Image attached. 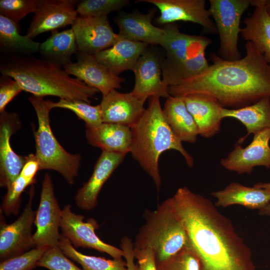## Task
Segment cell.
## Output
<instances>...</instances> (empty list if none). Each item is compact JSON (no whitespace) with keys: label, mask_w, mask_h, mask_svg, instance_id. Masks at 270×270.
Instances as JSON below:
<instances>
[{"label":"cell","mask_w":270,"mask_h":270,"mask_svg":"<svg viewBox=\"0 0 270 270\" xmlns=\"http://www.w3.org/2000/svg\"><path fill=\"white\" fill-rule=\"evenodd\" d=\"M172 197L204 270H255L250 250L210 200L187 187Z\"/></svg>","instance_id":"1"},{"label":"cell","mask_w":270,"mask_h":270,"mask_svg":"<svg viewBox=\"0 0 270 270\" xmlns=\"http://www.w3.org/2000/svg\"><path fill=\"white\" fill-rule=\"evenodd\" d=\"M245 56L235 60L211 53L212 64L201 74L168 87L170 96L202 94L216 99L222 108H239L270 98V64L248 42Z\"/></svg>","instance_id":"2"},{"label":"cell","mask_w":270,"mask_h":270,"mask_svg":"<svg viewBox=\"0 0 270 270\" xmlns=\"http://www.w3.org/2000/svg\"><path fill=\"white\" fill-rule=\"evenodd\" d=\"M0 72L15 80L23 90L36 96H52L90 104V99L99 92L70 76L62 67L33 55L2 54Z\"/></svg>","instance_id":"3"},{"label":"cell","mask_w":270,"mask_h":270,"mask_svg":"<svg viewBox=\"0 0 270 270\" xmlns=\"http://www.w3.org/2000/svg\"><path fill=\"white\" fill-rule=\"evenodd\" d=\"M132 140L130 152L152 180L158 190L162 185L158 161L165 151L180 152L192 167V156L184 148L182 141L168 126L160 98H150L148 105L139 120L130 127Z\"/></svg>","instance_id":"4"},{"label":"cell","mask_w":270,"mask_h":270,"mask_svg":"<svg viewBox=\"0 0 270 270\" xmlns=\"http://www.w3.org/2000/svg\"><path fill=\"white\" fill-rule=\"evenodd\" d=\"M144 216L145 222L136 234L134 248L152 250L156 262L175 254L190 242L172 196Z\"/></svg>","instance_id":"5"},{"label":"cell","mask_w":270,"mask_h":270,"mask_svg":"<svg viewBox=\"0 0 270 270\" xmlns=\"http://www.w3.org/2000/svg\"><path fill=\"white\" fill-rule=\"evenodd\" d=\"M28 100L38 118V128L34 132L36 156L40 170H52L59 172L70 184H74L78 176L82 157L80 154L68 152L54 136L50 124V112L52 109L50 100L31 96Z\"/></svg>","instance_id":"6"},{"label":"cell","mask_w":270,"mask_h":270,"mask_svg":"<svg viewBox=\"0 0 270 270\" xmlns=\"http://www.w3.org/2000/svg\"><path fill=\"white\" fill-rule=\"evenodd\" d=\"M252 0H210L208 10L220 36L218 56L228 60L241 58L238 49L240 19Z\"/></svg>","instance_id":"7"},{"label":"cell","mask_w":270,"mask_h":270,"mask_svg":"<svg viewBox=\"0 0 270 270\" xmlns=\"http://www.w3.org/2000/svg\"><path fill=\"white\" fill-rule=\"evenodd\" d=\"M62 210L56 198L50 176L46 173L42 182L40 201L36 211L33 234L35 247L59 246V228Z\"/></svg>","instance_id":"8"},{"label":"cell","mask_w":270,"mask_h":270,"mask_svg":"<svg viewBox=\"0 0 270 270\" xmlns=\"http://www.w3.org/2000/svg\"><path fill=\"white\" fill-rule=\"evenodd\" d=\"M84 218V216L73 212L70 204L62 209L60 227L62 234L76 248H92L106 253L114 259L124 258L121 248L104 242L96 235L95 231L99 225L95 219L90 218L85 222Z\"/></svg>","instance_id":"9"},{"label":"cell","mask_w":270,"mask_h":270,"mask_svg":"<svg viewBox=\"0 0 270 270\" xmlns=\"http://www.w3.org/2000/svg\"><path fill=\"white\" fill-rule=\"evenodd\" d=\"M34 188L29 192V200L22 212L13 222L8 224L0 213V259L1 261L21 254L35 246L32 226L35 214L32 204Z\"/></svg>","instance_id":"10"},{"label":"cell","mask_w":270,"mask_h":270,"mask_svg":"<svg viewBox=\"0 0 270 270\" xmlns=\"http://www.w3.org/2000/svg\"><path fill=\"white\" fill-rule=\"evenodd\" d=\"M71 28L78 51L90 54L96 55L110 48L120 38L114 32L108 16L78 15Z\"/></svg>","instance_id":"11"},{"label":"cell","mask_w":270,"mask_h":270,"mask_svg":"<svg viewBox=\"0 0 270 270\" xmlns=\"http://www.w3.org/2000/svg\"><path fill=\"white\" fill-rule=\"evenodd\" d=\"M136 2L155 6L160 12L157 18L159 24H167L177 21L190 22L200 25L208 32L218 33L204 0H138Z\"/></svg>","instance_id":"12"},{"label":"cell","mask_w":270,"mask_h":270,"mask_svg":"<svg viewBox=\"0 0 270 270\" xmlns=\"http://www.w3.org/2000/svg\"><path fill=\"white\" fill-rule=\"evenodd\" d=\"M162 58L148 48L138 58L132 70L135 82L130 92L138 100L145 102L152 96L167 98L170 96L169 86L164 83L162 78Z\"/></svg>","instance_id":"13"},{"label":"cell","mask_w":270,"mask_h":270,"mask_svg":"<svg viewBox=\"0 0 270 270\" xmlns=\"http://www.w3.org/2000/svg\"><path fill=\"white\" fill-rule=\"evenodd\" d=\"M77 0H38L36 10L26 32L32 39L47 32L72 25L78 14Z\"/></svg>","instance_id":"14"},{"label":"cell","mask_w":270,"mask_h":270,"mask_svg":"<svg viewBox=\"0 0 270 270\" xmlns=\"http://www.w3.org/2000/svg\"><path fill=\"white\" fill-rule=\"evenodd\" d=\"M270 128L254 134L246 148L236 144L228 156L220 161L225 168L239 174H250L255 166L270 168Z\"/></svg>","instance_id":"15"},{"label":"cell","mask_w":270,"mask_h":270,"mask_svg":"<svg viewBox=\"0 0 270 270\" xmlns=\"http://www.w3.org/2000/svg\"><path fill=\"white\" fill-rule=\"evenodd\" d=\"M76 61L72 62L62 68L70 75L97 89L102 96L114 90L120 88L124 80L114 74L108 68L100 63L94 55L78 51Z\"/></svg>","instance_id":"16"},{"label":"cell","mask_w":270,"mask_h":270,"mask_svg":"<svg viewBox=\"0 0 270 270\" xmlns=\"http://www.w3.org/2000/svg\"><path fill=\"white\" fill-rule=\"evenodd\" d=\"M19 124L18 114L6 110L0 113V186L6 189L19 176L26 159L16 154L10 145V137Z\"/></svg>","instance_id":"17"},{"label":"cell","mask_w":270,"mask_h":270,"mask_svg":"<svg viewBox=\"0 0 270 270\" xmlns=\"http://www.w3.org/2000/svg\"><path fill=\"white\" fill-rule=\"evenodd\" d=\"M156 10H150L142 14L138 10L132 12H120L114 20L119 28L120 38L146 43L148 45H160L166 35L164 29L152 24Z\"/></svg>","instance_id":"18"},{"label":"cell","mask_w":270,"mask_h":270,"mask_svg":"<svg viewBox=\"0 0 270 270\" xmlns=\"http://www.w3.org/2000/svg\"><path fill=\"white\" fill-rule=\"evenodd\" d=\"M126 154L102 151L93 172L78 190L75 197L76 206L84 210L94 208L103 186L116 169L122 163Z\"/></svg>","instance_id":"19"},{"label":"cell","mask_w":270,"mask_h":270,"mask_svg":"<svg viewBox=\"0 0 270 270\" xmlns=\"http://www.w3.org/2000/svg\"><path fill=\"white\" fill-rule=\"evenodd\" d=\"M166 35L161 46L165 50L164 64H175L194 58L205 52L212 41L202 36L190 35L182 32L176 23L166 24Z\"/></svg>","instance_id":"20"},{"label":"cell","mask_w":270,"mask_h":270,"mask_svg":"<svg viewBox=\"0 0 270 270\" xmlns=\"http://www.w3.org/2000/svg\"><path fill=\"white\" fill-rule=\"evenodd\" d=\"M144 102L130 92L122 93L114 90L102 96L100 104L102 122L116 124L130 128L140 118L146 108Z\"/></svg>","instance_id":"21"},{"label":"cell","mask_w":270,"mask_h":270,"mask_svg":"<svg viewBox=\"0 0 270 270\" xmlns=\"http://www.w3.org/2000/svg\"><path fill=\"white\" fill-rule=\"evenodd\" d=\"M182 98L197 125L199 135L210 138L220 131L222 107L216 99L202 94Z\"/></svg>","instance_id":"22"},{"label":"cell","mask_w":270,"mask_h":270,"mask_svg":"<svg viewBox=\"0 0 270 270\" xmlns=\"http://www.w3.org/2000/svg\"><path fill=\"white\" fill-rule=\"evenodd\" d=\"M148 44L120 38L110 48L95 56L96 59L119 76L122 72L133 70L142 54Z\"/></svg>","instance_id":"23"},{"label":"cell","mask_w":270,"mask_h":270,"mask_svg":"<svg viewBox=\"0 0 270 270\" xmlns=\"http://www.w3.org/2000/svg\"><path fill=\"white\" fill-rule=\"evenodd\" d=\"M86 137L90 145L102 151L125 154L130 151L132 134L130 128L127 126L102 122L86 128Z\"/></svg>","instance_id":"24"},{"label":"cell","mask_w":270,"mask_h":270,"mask_svg":"<svg viewBox=\"0 0 270 270\" xmlns=\"http://www.w3.org/2000/svg\"><path fill=\"white\" fill-rule=\"evenodd\" d=\"M254 7L252 14L246 17L245 26L240 34L245 40L252 42L270 64V16L266 12L264 0H252Z\"/></svg>","instance_id":"25"},{"label":"cell","mask_w":270,"mask_h":270,"mask_svg":"<svg viewBox=\"0 0 270 270\" xmlns=\"http://www.w3.org/2000/svg\"><path fill=\"white\" fill-rule=\"evenodd\" d=\"M212 194L216 199L215 206L222 208L238 204L248 208L260 210L270 202V190L246 186L237 182H232L224 189Z\"/></svg>","instance_id":"26"},{"label":"cell","mask_w":270,"mask_h":270,"mask_svg":"<svg viewBox=\"0 0 270 270\" xmlns=\"http://www.w3.org/2000/svg\"><path fill=\"white\" fill-rule=\"evenodd\" d=\"M163 112L171 130L182 142H196L198 130L182 97L170 96L168 98Z\"/></svg>","instance_id":"27"},{"label":"cell","mask_w":270,"mask_h":270,"mask_svg":"<svg viewBox=\"0 0 270 270\" xmlns=\"http://www.w3.org/2000/svg\"><path fill=\"white\" fill-rule=\"evenodd\" d=\"M222 119L232 118L240 122L246 127V134L238 140L242 144L250 134L270 128V98L266 97L250 105L236 109L222 108Z\"/></svg>","instance_id":"28"},{"label":"cell","mask_w":270,"mask_h":270,"mask_svg":"<svg viewBox=\"0 0 270 270\" xmlns=\"http://www.w3.org/2000/svg\"><path fill=\"white\" fill-rule=\"evenodd\" d=\"M78 47L72 28L59 32H52L50 36L40 44L39 52L42 59L50 61L62 68L71 62Z\"/></svg>","instance_id":"29"},{"label":"cell","mask_w":270,"mask_h":270,"mask_svg":"<svg viewBox=\"0 0 270 270\" xmlns=\"http://www.w3.org/2000/svg\"><path fill=\"white\" fill-rule=\"evenodd\" d=\"M20 27L0 14V50L2 54L33 55L39 52L40 44L20 34Z\"/></svg>","instance_id":"30"},{"label":"cell","mask_w":270,"mask_h":270,"mask_svg":"<svg viewBox=\"0 0 270 270\" xmlns=\"http://www.w3.org/2000/svg\"><path fill=\"white\" fill-rule=\"evenodd\" d=\"M209 66L205 52L175 64H162V80L168 86L177 85L184 80L201 74Z\"/></svg>","instance_id":"31"},{"label":"cell","mask_w":270,"mask_h":270,"mask_svg":"<svg viewBox=\"0 0 270 270\" xmlns=\"http://www.w3.org/2000/svg\"><path fill=\"white\" fill-rule=\"evenodd\" d=\"M59 247L68 258L79 264L83 270H128L126 262L122 258L110 260L84 254L77 250L62 234Z\"/></svg>","instance_id":"32"},{"label":"cell","mask_w":270,"mask_h":270,"mask_svg":"<svg viewBox=\"0 0 270 270\" xmlns=\"http://www.w3.org/2000/svg\"><path fill=\"white\" fill-rule=\"evenodd\" d=\"M156 263L158 270H204L202 260L190 242L175 254Z\"/></svg>","instance_id":"33"},{"label":"cell","mask_w":270,"mask_h":270,"mask_svg":"<svg viewBox=\"0 0 270 270\" xmlns=\"http://www.w3.org/2000/svg\"><path fill=\"white\" fill-rule=\"evenodd\" d=\"M52 108H58L69 110L83 120L86 128L98 126L102 123V114L100 104L92 106L82 100L60 99L57 102L50 100Z\"/></svg>","instance_id":"34"},{"label":"cell","mask_w":270,"mask_h":270,"mask_svg":"<svg viewBox=\"0 0 270 270\" xmlns=\"http://www.w3.org/2000/svg\"><path fill=\"white\" fill-rule=\"evenodd\" d=\"M130 3L128 0H84L76 6L78 15L86 16H108Z\"/></svg>","instance_id":"35"},{"label":"cell","mask_w":270,"mask_h":270,"mask_svg":"<svg viewBox=\"0 0 270 270\" xmlns=\"http://www.w3.org/2000/svg\"><path fill=\"white\" fill-rule=\"evenodd\" d=\"M34 184L20 174L7 189L6 194L2 197L0 210L7 216L17 215L20 210L22 192L26 187Z\"/></svg>","instance_id":"36"},{"label":"cell","mask_w":270,"mask_h":270,"mask_svg":"<svg viewBox=\"0 0 270 270\" xmlns=\"http://www.w3.org/2000/svg\"><path fill=\"white\" fill-rule=\"evenodd\" d=\"M48 247H35L17 256L2 260L0 270H32L36 264Z\"/></svg>","instance_id":"37"},{"label":"cell","mask_w":270,"mask_h":270,"mask_svg":"<svg viewBox=\"0 0 270 270\" xmlns=\"http://www.w3.org/2000/svg\"><path fill=\"white\" fill-rule=\"evenodd\" d=\"M38 0H0V14L20 26L19 22L30 13H34Z\"/></svg>","instance_id":"38"},{"label":"cell","mask_w":270,"mask_h":270,"mask_svg":"<svg viewBox=\"0 0 270 270\" xmlns=\"http://www.w3.org/2000/svg\"><path fill=\"white\" fill-rule=\"evenodd\" d=\"M36 266L49 270H83L73 263L59 246L48 248Z\"/></svg>","instance_id":"39"},{"label":"cell","mask_w":270,"mask_h":270,"mask_svg":"<svg viewBox=\"0 0 270 270\" xmlns=\"http://www.w3.org/2000/svg\"><path fill=\"white\" fill-rule=\"evenodd\" d=\"M22 90L15 80L2 75L0 78V112H4L8 104Z\"/></svg>","instance_id":"40"},{"label":"cell","mask_w":270,"mask_h":270,"mask_svg":"<svg viewBox=\"0 0 270 270\" xmlns=\"http://www.w3.org/2000/svg\"><path fill=\"white\" fill-rule=\"evenodd\" d=\"M134 258L138 264V270H158L154 252L150 248H134Z\"/></svg>","instance_id":"41"},{"label":"cell","mask_w":270,"mask_h":270,"mask_svg":"<svg viewBox=\"0 0 270 270\" xmlns=\"http://www.w3.org/2000/svg\"><path fill=\"white\" fill-rule=\"evenodd\" d=\"M40 170L39 162L36 154H31L26 156V162L20 175L26 180L35 183V176Z\"/></svg>","instance_id":"42"},{"label":"cell","mask_w":270,"mask_h":270,"mask_svg":"<svg viewBox=\"0 0 270 270\" xmlns=\"http://www.w3.org/2000/svg\"><path fill=\"white\" fill-rule=\"evenodd\" d=\"M120 248L122 250L124 258L126 262L128 270H138V266L134 263V245L131 239L124 236L121 240Z\"/></svg>","instance_id":"43"},{"label":"cell","mask_w":270,"mask_h":270,"mask_svg":"<svg viewBox=\"0 0 270 270\" xmlns=\"http://www.w3.org/2000/svg\"><path fill=\"white\" fill-rule=\"evenodd\" d=\"M259 214L268 216L270 218V202L265 207L259 210Z\"/></svg>","instance_id":"44"},{"label":"cell","mask_w":270,"mask_h":270,"mask_svg":"<svg viewBox=\"0 0 270 270\" xmlns=\"http://www.w3.org/2000/svg\"><path fill=\"white\" fill-rule=\"evenodd\" d=\"M254 186L264 188L270 191V182H259L255 184Z\"/></svg>","instance_id":"45"},{"label":"cell","mask_w":270,"mask_h":270,"mask_svg":"<svg viewBox=\"0 0 270 270\" xmlns=\"http://www.w3.org/2000/svg\"><path fill=\"white\" fill-rule=\"evenodd\" d=\"M266 10L270 16V0H264Z\"/></svg>","instance_id":"46"}]
</instances>
